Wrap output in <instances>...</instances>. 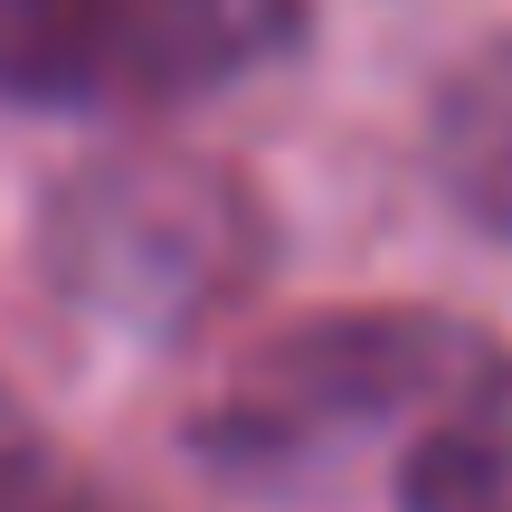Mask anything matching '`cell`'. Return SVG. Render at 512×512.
Wrapping results in <instances>:
<instances>
[{
  "label": "cell",
  "instance_id": "cell-5",
  "mask_svg": "<svg viewBox=\"0 0 512 512\" xmlns=\"http://www.w3.org/2000/svg\"><path fill=\"white\" fill-rule=\"evenodd\" d=\"M389 494L399 512H512V380L408 427Z\"/></svg>",
  "mask_w": 512,
  "mask_h": 512
},
{
  "label": "cell",
  "instance_id": "cell-2",
  "mask_svg": "<svg viewBox=\"0 0 512 512\" xmlns=\"http://www.w3.org/2000/svg\"><path fill=\"white\" fill-rule=\"evenodd\" d=\"M38 275L76 323L114 342H190L266 275V209L200 152H95L38 200Z\"/></svg>",
  "mask_w": 512,
  "mask_h": 512
},
{
  "label": "cell",
  "instance_id": "cell-3",
  "mask_svg": "<svg viewBox=\"0 0 512 512\" xmlns=\"http://www.w3.org/2000/svg\"><path fill=\"white\" fill-rule=\"evenodd\" d=\"M313 29V0H0V105L162 114L247 86Z\"/></svg>",
  "mask_w": 512,
  "mask_h": 512
},
{
  "label": "cell",
  "instance_id": "cell-1",
  "mask_svg": "<svg viewBox=\"0 0 512 512\" xmlns=\"http://www.w3.org/2000/svg\"><path fill=\"white\" fill-rule=\"evenodd\" d=\"M503 380L512 351L446 304H323L266 332L190 408V456L219 484H294L351 437H408Z\"/></svg>",
  "mask_w": 512,
  "mask_h": 512
},
{
  "label": "cell",
  "instance_id": "cell-4",
  "mask_svg": "<svg viewBox=\"0 0 512 512\" xmlns=\"http://www.w3.org/2000/svg\"><path fill=\"white\" fill-rule=\"evenodd\" d=\"M427 181L475 238L512 247V29L475 38L427 95Z\"/></svg>",
  "mask_w": 512,
  "mask_h": 512
},
{
  "label": "cell",
  "instance_id": "cell-6",
  "mask_svg": "<svg viewBox=\"0 0 512 512\" xmlns=\"http://www.w3.org/2000/svg\"><path fill=\"white\" fill-rule=\"evenodd\" d=\"M0 512H124V503L95 494V484L48 446V427L0 389Z\"/></svg>",
  "mask_w": 512,
  "mask_h": 512
}]
</instances>
